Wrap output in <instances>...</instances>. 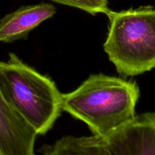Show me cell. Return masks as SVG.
<instances>
[{
  "mask_svg": "<svg viewBox=\"0 0 155 155\" xmlns=\"http://www.w3.org/2000/svg\"><path fill=\"white\" fill-rule=\"evenodd\" d=\"M139 96L136 81L92 74L75 90L62 95V110L84 122L92 135L103 137L136 116Z\"/></svg>",
  "mask_w": 155,
  "mask_h": 155,
  "instance_id": "obj_1",
  "label": "cell"
},
{
  "mask_svg": "<svg viewBox=\"0 0 155 155\" xmlns=\"http://www.w3.org/2000/svg\"><path fill=\"white\" fill-rule=\"evenodd\" d=\"M0 90L37 135L46 134L61 116L63 94L55 83L15 53H9L6 61H0Z\"/></svg>",
  "mask_w": 155,
  "mask_h": 155,
  "instance_id": "obj_2",
  "label": "cell"
},
{
  "mask_svg": "<svg viewBox=\"0 0 155 155\" xmlns=\"http://www.w3.org/2000/svg\"><path fill=\"white\" fill-rule=\"evenodd\" d=\"M109 29L104 50L117 71L134 77L155 68V8H138L106 13Z\"/></svg>",
  "mask_w": 155,
  "mask_h": 155,
  "instance_id": "obj_3",
  "label": "cell"
},
{
  "mask_svg": "<svg viewBox=\"0 0 155 155\" xmlns=\"http://www.w3.org/2000/svg\"><path fill=\"white\" fill-rule=\"evenodd\" d=\"M102 139L113 155H155V113L136 115Z\"/></svg>",
  "mask_w": 155,
  "mask_h": 155,
  "instance_id": "obj_4",
  "label": "cell"
},
{
  "mask_svg": "<svg viewBox=\"0 0 155 155\" xmlns=\"http://www.w3.org/2000/svg\"><path fill=\"white\" fill-rule=\"evenodd\" d=\"M37 136L0 90V155H36Z\"/></svg>",
  "mask_w": 155,
  "mask_h": 155,
  "instance_id": "obj_5",
  "label": "cell"
},
{
  "mask_svg": "<svg viewBox=\"0 0 155 155\" xmlns=\"http://www.w3.org/2000/svg\"><path fill=\"white\" fill-rule=\"evenodd\" d=\"M55 13V7L45 2L19 8L0 20V42L27 39L32 30Z\"/></svg>",
  "mask_w": 155,
  "mask_h": 155,
  "instance_id": "obj_6",
  "label": "cell"
},
{
  "mask_svg": "<svg viewBox=\"0 0 155 155\" xmlns=\"http://www.w3.org/2000/svg\"><path fill=\"white\" fill-rule=\"evenodd\" d=\"M42 155H113L102 137L66 136L40 149Z\"/></svg>",
  "mask_w": 155,
  "mask_h": 155,
  "instance_id": "obj_7",
  "label": "cell"
},
{
  "mask_svg": "<svg viewBox=\"0 0 155 155\" xmlns=\"http://www.w3.org/2000/svg\"><path fill=\"white\" fill-rule=\"evenodd\" d=\"M58 4L79 8L90 15L105 14L110 9L108 8L107 0H50Z\"/></svg>",
  "mask_w": 155,
  "mask_h": 155,
  "instance_id": "obj_8",
  "label": "cell"
}]
</instances>
